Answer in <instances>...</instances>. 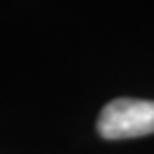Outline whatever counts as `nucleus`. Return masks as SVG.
I'll use <instances>...</instances> for the list:
<instances>
[{"label": "nucleus", "instance_id": "obj_1", "mask_svg": "<svg viewBox=\"0 0 154 154\" xmlns=\"http://www.w3.org/2000/svg\"><path fill=\"white\" fill-rule=\"evenodd\" d=\"M97 130L104 139H130L154 134V102L141 98H115L102 108Z\"/></svg>", "mask_w": 154, "mask_h": 154}]
</instances>
